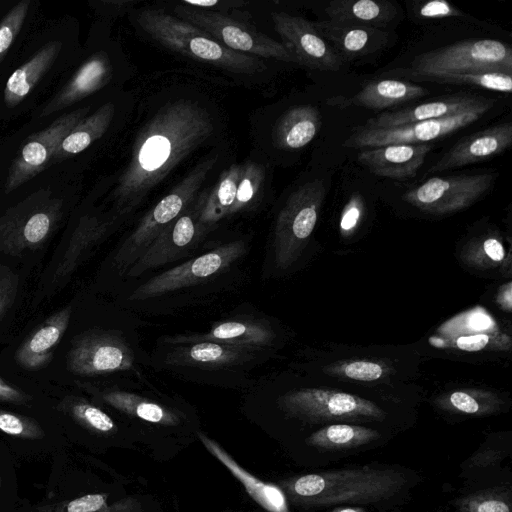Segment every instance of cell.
Listing matches in <instances>:
<instances>
[{
  "label": "cell",
  "instance_id": "7bdbcfd3",
  "mask_svg": "<svg viewBox=\"0 0 512 512\" xmlns=\"http://www.w3.org/2000/svg\"><path fill=\"white\" fill-rule=\"evenodd\" d=\"M418 14L425 19H437L446 17H463V13L445 0H431L423 3Z\"/></svg>",
  "mask_w": 512,
  "mask_h": 512
},
{
  "label": "cell",
  "instance_id": "8992f818",
  "mask_svg": "<svg viewBox=\"0 0 512 512\" xmlns=\"http://www.w3.org/2000/svg\"><path fill=\"white\" fill-rule=\"evenodd\" d=\"M221 160L219 150L208 154L140 219L114 255L119 272L126 274L161 232L195 201Z\"/></svg>",
  "mask_w": 512,
  "mask_h": 512
},
{
  "label": "cell",
  "instance_id": "7a4b0ae2",
  "mask_svg": "<svg viewBox=\"0 0 512 512\" xmlns=\"http://www.w3.org/2000/svg\"><path fill=\"white\" fill-rule=\"evenodd\" d=\"M135 22L145 35L165 49L225 72L236 80H260L268 72L265 59L227 48L164 8L142 9L136 13Z\"/></svg>",
  "mask_w": 512,
  "mask_h": 512
},
{
  "label": "cell",
  "instance_id": "f5cc1de1",
  "mask_svg": "<svg viewBox=\"0 0 512 512\" xmlns=\"http://www.w3.org/2000/svg\"><path fill=\"white\" fill-rule=\"evenodd\" d=\"M331 512H366L363 508L360 507H339Z\"/></svg>",
  "mask_w": 512,
  "mask_h": 512
},
{
  "label": "cell",
  "instance_id": "c3c4849f",
  "mask_svg": "<svg viewBox=\"0 0 512 512\" xmlns=\"http://www.w3.org/2000/svg\"><path fill=\"white\" fill-rule=\"evenodd\" d=\"M134 3V1L127 0L100 1L95 3L98 5L95 9L106 16H117L131 9Z\"/></svg>",
  "mask_w": 512,
  "mask_h": 512
},
{
  "label": "cell",
  "instance_id": "cb8c5ba5",
  "mask_svg": "<svg viewBox=\"0 0 512 512\" xmlns=\"http://www.w3.org/2000/svg\"><path fill=\"white\" fill-rule=\"evenodd\" d=\"M120 219L122 218L114 212L109 215L83 216L56 267L52 284H59L67 280L87 253L109 234Z\"/></svg>",
  "mask_w": 512,
  "mask_h": 512
},
{
  "label": "cell",
  "instance_id": "d590c367",
  "mask_svg": "<svg viewBox=\"0 0 512 512\" xmlns=\"http://www.w3.org/2000/svg\"><path fill=\"white\" fill-rule=\"evenodd\" d=\"M62 407L84 427L101 434L117 431L114 420L98 406L79 397H67Z\"/></svg>",
  "mask_w": 512,
  "mask_h": 512
},
{
  "label": "cell",
  "instance_id": "9c48e42d",
  "mask_svg": "<svg viewBox=\"0 0 512 512\" xmlns=\"http://www.w3.org/2000/svg\"><path fill=\"white\" fill-rule=\"evenodd\" d=\"M325 195L319 179L298 186L280 210L274 227L273 252L276 265L287 267L301 244L312 234Z\"/></svg>",
  "mask_w": 512,
  "mask_h": 512
},
{
  "label": "cell",
  "instance_id": "f35d334b",
  "mask_svg": "<svg viewBox=\"0 0 512 512\" xmlns=\"http://www.w3.org/2000/svg\"><path fill=\"white\" fill-rule=\"evenodd\" d=\"M459 507L463 512H510L507 502L494 495L482 493L463 498Z\"/></svg>",
  "mask_w": 512,
  "mask_h": 512
},
{
  "label": "cell",
  "instance_id": "5b68a950",
  "mask_svg": "<svg viewBox=\"0 0 512 512\" xmlns=\"http://www.w3.org/2000/svg\"><path fill=\"white\" fill-rule=\"evenodd\" d=\"M155 359L158 367L203 382L219 383L237 380L268 356L265 348L194 341L162 344ZM245 378V377H244Z\"/></svg>",
  "mask_w": 512,
  "mask_h": 512
},
{
  "label": "cell",
  "instance_id": "52a82bcc",
  "mask_svg": "<svg viewBox=\"0 0 512 512\" xmlns=\"http://www.w3.org/2000/svg\"><path fill=\"white\" fill-rule=\"evenodd\" d=\"M63 201L48 190L30 194L0 217V252L22 256L41 248L57 228Z\"/></svg>",
  "mask_w": 512,
  "mask_h": 512
},
{
  "label": "cell",
  "instance_id": "ac0fdd59",
  "mask_svg": "<svg viewBox=\"0 0 512 512\" xmlns=\"http://www.w3.org/2000/svg\"><path fill=\"white\" fill-rule=\"evenodd\" d=\"M194 203L161 232L125 276L140 277L148 271L188 256L196 248L204 236L199 230Z\"/></svg>",
  "mask_w": 512,
  "mask_h": 512
},
{
  "label": "cell",
  "instance_id": "8d00e7d4",
  "mask_svg": "<svg viewBox=\"0 0 512 512\" xmlns=\"http://www.w3.org/2000/svg\"><path fill=\"white\" fill-rule=\"evenodd\" d=\"M30 3V0H21L0 22V63L19 34L26 19Z\"/></svg>",
  "mask_w": 512,
  "mask_h": 512
},
{
  "label": "cell",
  "instance_id": "8fae6325",
  "mask_svg": "<svg viewBox=\"0 0 512 512\" xmlns=\"http://www.w3.org/2000/svg\"><path fill=\"white\" fill-rule=\"evenodd\" d=\"M246 250L247 243L243 239L221 244L148 279L132 291L129 300H148L212 278L239 260Z\"/></svg>",
  "mask_w": 512,
  "mask_h": 512
},
{
  "label": "cell",
  "instance_id": "ee69618b",
  "mask_svg": "<svg viewBox=\"0 0 512 512\" xmlns=\"http://www.w3.org/2000/svg\"><path fill=\"white\" fill-rule=\"evenodd\" d=\"M183 5L212 12L228 13L231 9L245 6L246 2L239 0H184Z\"/></svg>",
  "mask_w": 512,
  "mask_h": 512
},
{
  "label": "cell",
  "instance_id": "7402d4cb",
  "mask_svg": "<svg viewBox=\"0 0 512 512\" xmlns=\"http://www.w3.org/2000/svg\"><path fill=\"white\" fill-rule=\"evenodd\" d=\"M430 144H388L362 150L359 163L371 173L394 179L414 177L431 151Z\"/></svg>",
  "mask_w": 512,
  "mask_h": 512
},
{
  "label": "cell",
  "instance_id": "816d5d0a",
  "mask_svg": "<svg viewBox=\"0 0 512 512\" xmlns=\"http://www.w3.org/2000/svg\"><path fill=\"white\" fill-rule=\"evenodd\" d=\"M500 455L498 452L493 450H486L484 452H479L475 454L474 457L470 459V466H487L491 463H495L499 460Z\"/></svg>",
  "mask_w": 512,
  "mask_h": 512
},
{
  "label": "cell",
  "instance_id": "f6af8a7d",
  "mask_svg": "<svg viewBox=\"0 0 512 512\" xmlns=\"http://www.w3.org/2000/svg\"><path fill=\"white\" fill-rule=\"evenodd\" d=\"M450 405L465 414H478L483 412L481 403L471 394L456 391L449 396Z\"/></svg>",
  "mask_w": 512,
  "mask_h": 512
},
{
  "label": "cell",
  "instance_id": "e0dca14e",
  "mask_svg": "<svg viewBox=\"0 0 512 512\" xmlns=\"http://www.w3.org/2000/svg\"><path fill=\"white\" fill-rule=\"evenodd\" d=\"M271 19L282 44L300 65L320 71H338L344 60L318 33L313 23L284 11L272 12Z\"/></svg>",
  "mask_w": 512,
  "mask_h": 512
},
{
  "label": "cell",
  "instance_id": "9a60e30c",
  "mask_svg": "<svg viewBox=\"0 0 512 512\" xmlns=\"http://www.w3.org/2000/svg\"><path fill=\"white\" fill-rule=\"evenodd\" d=\"M89 110L86 106L63 114L44 130L28 137L9 168L5 192H12L46 169L63 139Z\"/></svg>",
  "mask_w": 512,
  "mask_h": 512
},
{
  "label": "cell",
  "instance_id": "4316f807",
  "mask_svg": "<svg viewBox=\"0 0 512 512\" xmlns=\"http://www.w3.org/2000/svg\"><path fill=\"white\" fill-rule=\"evenodd\" d=\"M321 127V114L312 105H298L280 114L269 131V144L278 152L307 146Z\"/></svg>",
  "mask_w": 512,
  "mask_h": 512
},
{
  "label": "cell",
  "instance_id": "d4e9b609",
  "mask_svg": "<svg viewBox=\"0 0 512 512\" xmlns=\"http://www.w3.org/2000/svg\"><path fill=\"white\" fill-rule=\"evenodd\" d=\"M72 314L70 306L64 307L48 317L38 326L15 352L17 364L29 371L46 367L68 328Z\"/></svg>",
  "mask_w": 512,
  "mask_h": 512
},
{
  "label": "cell",
  "instance_id": "277c9868",
  "mask_svg": "<svg viewBox=\"0 0 512 512\" xmlns=\"http://www.w3.org/2000/svg\"><path fill=\"white\" fill-rule=\"evenodd\" d=\"M269 178V162L261 155L223 169L195 200L201 234L205 237L224 220L258 208L268 191Z\"/></svg>",
  "mask_w": 512,
  "mask_h": 512
},
{
  "label": "cell",
  "instance_id": "f1b7e54d",
  "mask_svg": "<svg viewBox=\"0 0 512 512\" xmlns=\"http://www.w3.org/2000/svg\"><path fill=\"white\" fill-rule=\"evenodd\" d=\"M206 449L243 485L248 495L268 512H289L284 492L278 486L263 482L242 468L218 443L199 432Z\"/></svg>",
  "mask_w": 512,
  "mask_h": 512
},
{
  "label": "cell",
  "instance_id": "681fc988",
  "mask_svg": "<svg viewBox=\"0 0 512 512\" xmlns=\"http://www.w3.org/2000/svg\"><path fill=\"white\" fill-rule=\"evenodd\" d=\"M489 342V336L486 334H475L469 336H461L456 340V345L464 351H479L483 349Z\"/></svg>",
  "mask_w": 512,
  "mask_h": 512
},
{
  "label": "cell",
  "instance_id": "ba28073f",
  "mask_svg": "<svg viewBox=\"0 0 512 512\" xmlns=\"http://www.w3.org/2000/svg\"><path fill=\"white\" fill-rule=\"evenodd\" d=\"M172 14L202 29L227 48L281 62L297 63L290 51L279 41L258 31L252 24L235 19L228 13L200 10L173 3Z\"/></svg>",
  "mask_w": 512,
  "mask_h": 512
},
{
  "label": "cell",
  "instance_id": "4fadbf2b",
  "mask_svg": "<svg viewBox=\"0 0 512 512\" xmlns=\"http://www.w3.org/2000/svg\"><path fill=\"white\" fill-rule=\"evenodd\" d=\"M136 355L118 331L92 329L75 336L67 354V368L75 375L95 376L133 370Z\"/></svg>",
  "mask_w": 512,
  "mask_h": 512
},
{
  "label": "cell",
  "instance_id": "7c38bea8",
  "mask_svg": "<svg viewBox=\"0 0 512 512\" xmlns=\"http://www.w3.org/2000/svg\"><path fill=\"white\" fill-rule=\"evenodd\" d=\"M495 100L487 99L483 104L463 113L435 120L410 124L372 128L364 125L354 129L344 141L348 148H373L388 144H424L449 135L479 120L494 105Z\"/></svg>",
  "mask_w": 512,
  "mask_h": 512
},
{
  "label": "cell",
  "instance_id": "836d02e7",
  "mask_svg": "<svg viewBox=\"0 0 512 512\" xmlns=\"http://www.w3.org/2000/svg\"><path fill=\"white\" fill-rule=\"evenodd\" d=\"M392 74L420 81L470 85L501 93H511L512 90L511 74L504 72L413 71L411 69H401L398 72L387 73V75Z\"/></svg>",
  "mask_w": 512,
  "mask_h": 512
},
{
  "label": "cell",
  "instance_id": "b9f144b4",
  "mask_svg": "<svg viewBox=\"0 0 512 512\" xmlns=\"http://www.w3.org/2000/svg\"><path fill=\"white\" fill-rule=\"evenodd\" d=\"M107 494H87L66 503L58 512H100L106 509Z\"/></svg>",
  "mask_w": 512,
  "mask_h": 512
},
{
  "label": "cell",
  "instance_id": "7dc6e473",
  "mask_svg": "<svg viewBox=\"0 0 512 512\" xmlns=\"http://www.w3.org/2000/svg\"><path fill=\"white\" fill-rule=\"evenodd\" d=\"M31 400V395L0 378V401L22 405Z\"/></svg>",
  "mask_w": 512,
  "mask_h": 512
},
{
  "label": "cell",
  "instance_id": "484cf974",
  "mask_svg": "<svg viewBox=\"0 0 512 512\" xmlns=\"http://www.w3.org/2000/svg\"><path fill=\"white\" fill-rule=\"evenodd\" d=\"M312 23L343 60L371 54L381 49L387 42V34L379 28L332 20Z\"/></svg>",
  "mask_w": 512,
  "mask_h": 512
},
{
  "label": "cell",
  "instance_id": "f546056e",
  "mask_svg": "<svg viewBox=\"0 0 512 512\" xmlns=\"http://www.w3.org/2000/svg\"><path fill=\"white\" fill-rule=\"evenodd\" d=\"M61 48L60 41L52 40L46 43L31 59L10 75L4 89V102L7 107L17 106L28 96L42 76L51 68Z\"/></svg>",
  "mask_w": 512,
  "mask_h": 512
},
{
  "label": "cell",
  "instance_id": "d6a6232c",
  "mask_svg": "<svg viewBox=\"0 0 512 512\" xmlns=\"http://www.w3.org/2000/svg\"><path fill=\"white\" fill-rule=\"evenodd\" d=\"M326 13L332 21L378 28L397 15V8L385 0H335Z\"/></svg>",
  "mask_w": 512,
  "mask_h": 512
},
{
  "label": "cell",
  "instance_id": "603a6c76",
  "mask_svg": "<svg viewBox=\"0 0 512 512\" xmlns=\"http://www.w3.org/2000/svg\"><path fill=\"white\" fill-rule=\"evenodd\" d=\"M487 99L469 93L447 95L437 100L397 111H388L366 121L372 128L395 127L414 122L441 119L463 113L483 104Z\"/></svg>",
  "mask_w": 512,
  "mask_h": 512
},
{
  "label": "cell",
  "instance_id": "6da1fadb",
  "mask_svg": "<svg viewBox=\"0 0 512 512\" xmlns=\"http://www.w3.org/2000/svg\"><path fill=\"white\" fill-rule=\"evenodd\" d=\"M220 132L212 103L199 94L170 96L138 131L112 193L114 213L124 218L191 153Z\"/></svg>",
  "mask_w": 512,
  "mask_h": 512
},
{
  "label": "cell",
  "instance_id": "d6986e66",
  "mask_svg": "<svg viewBox=\"0 0 512 512\" xmlns=\"http://www.w3.org/2000/svg\"><path fill=\"white\" fill-rule=\"evenodd\" d=\"M276 334L270 323L254 316H234L213 323L203 333L164 336L161 344H180L194 341H210L229 345L269 349Z\"/></svg>",
  "mask_w": 512,
  "mask_h": 512
},
{
  "label": "cell",
  "instance_id": "83f0119b",
  "mask_svg": "<svg viewBox=\"0 0 512 512\" xmlns=\"http://www.w3.org/2000/svg\"><path fill=\"white\" fill-rule=\"evenodd\" d=\"M95 390L94 394L105 404L117 411L159 426H176L180 423V415L172 408L129 389L110 387Z\"/></svg>",
  "mask_w": 512,
  "mask_h": 512
},
{
  "label": "cell",
  "instance_id": "ffe728a7",
  "mask_svg": "<svg viewBox=\"0 0 512 512\" xmlns=\"http://www.w3.org/2000/svg\"><path fill=\"white\" fill-rule=\"evenodd\" d=\"M512 144L511 122L491 126L457 142L428 173L441 172L487 160L504 152Z\"/></svg>",
  "mask_w": 512,
  "mask_h": 512
},
{
  "label": "cell",
  "instance_id": "1f68e13d",
  "mask_svg": "<svg viewBox=\"0 0 512 512\" xmlns=\"http://www.w3.org/2000/svg\"><path fill=\"white\" fill-rule=\"evenodd\" d=\"M116 114V104L108 101L95 112L84 117L63 139L51 157L49 166L76 155L101 138Z\"/></svg>",
  "mask_w": 512,
  "mask_h": 512
},
{
  "label": "cell",
  "instance_id": "5bb4252c",
  "mask_svg": "<svg viewBox=\"0 0 512 512\" xmlns=\"http://www.w3.org/2000/svg\"><path fill=\"white\" fill-rule=\"evenodd\" d=\"M282 407L292 415L310 421L382 420L385 412L375 403L353 394L317 388L289 392Z\"/></svg>",
  "mask_w": 512,
  "mask_h": 512
},
{
  "label": "cell",
  "instance_id": "f907efd6",
  "mask_svg": "<svg viewBox=\"0 0 512 512\" xmlns=\"http://www.w3.org/2000/svg\"><path fill=\"white\" fill-rule=\"evenodd\" d=\"M483 248L487 256L493 261H501L504 258V248L497 239L488 238L484 241Z\"/></svg>",
  "mask_w": 512,
  "mask_h": 512
},
{
  "label": "cell",
  "instance_id": "db71d44e",
  "mask_svg": "<svg viewBox=\"0 0 512 512\" xmlns=\"http://www.w3.org/2000/svg\"><path fill=\"white\" fill-rule=\"evenodd\" d=\"M100 512H110V509L107 507L106 509L100 511Z\"/></svg>",
  "mask_w": 512,
  "mask_h": 512
},
{
  "label": "cell",
  "instance_id": "30bf717a",
  "mask_svg": "<svg viewBox=\"0 0 512 512\" xmlns=\"http://www.w3.org/2000/svg\"><path fill=\"white\" fill-rule=\"evenodd\" d=\"M413 71L512 73V49L495 39H468L420 54Z\"/></svg>",
  "mask_w": 512,
  "mask_h": 512
},
{
  "label": "cell",
  "instance_id": "e575fe53",
  "mask_svg": "<svg viewBox=\"0 0 512 512\" xmlns=\"http://www.w3.org/2000/svg\"><path fill=\"white\" fill-rule=\"evenodd\" d=\"M378 431L358 425L332 424L311 434L307 444L326 450H344L368 444L379 438Z\"/></svg>",
  "mask_w": 512,
  "mask_h": 512
},
{
  "label": "cell",
  "instance_id": "44dd1931",
  "mask_svg": "<svg viewBox=\"0 0 512 512\" xmlns=\"http://www.w3.org/2000/svg\"><path fill=\"white\" fill-rule=\"evenodd\" d=\"M115 67L109 54H92L74 73L68 83L45 105L40 116H48L65 109L108 85Z\"/></svg>",
  "mask_w": 512,
  "mask_h": 512
},
{
  "label": "cell",
  "instance_id": "bcb514c9",
  "mask_svg": "<svg viewBox=\"0 0 512 512\" xmlns=\"http://www.w3.org/2000/svg\"><path fill=\"white\" fill-rule=\"evenodd\" d=\"M362 198L359 194L353 195L348 203L346 204L340 221V227L343 231H349L353 229L362 211Z\"/></svg>",
  "mask_w": 512,
  "mask_h": 512
},
{
  "label": "cell",
  "instance_id": "ab89813d",
  "mask_svg": "<svg viewBox=\"0 0 512 512\" xmlns=\"http://www.w3.org/2000/svg\"><path fill=\"white\" fill-rule=\"evenodd\" d=\"M19 286V278L8 266L0 263V321L11 308Z\"/></svg>",
  "mask_w": 512,
  "mask_h": 512
},
{
  "label": "cell",
  "instance_id": "2e32d148",
  "mask_svg": "<svg viewBox=\"0 0 512 512\" xmlns=\"http://www.w3.org/2000/svg\"><path fill=\"white\" fill-rule=\"evenodd\" d=\"M494 179L491 173L432 177L407 191L403 198L429 212H452L471 205L492 186Z\"/></svg>",
  "mask_w": 512,
  "mask_h": 512
},
{
  "label": "cell",
  "instance_id": "3957f363",
  "mask_svg": "<svg viewBox=\"0 0 512 512\" xmlns=\"http://www.w3.org/2000/svg\"><path fill=\"white\" fill-rule=\"evenodd\" d=\"M407 480L392 469L362 467L312 473L287 481L295 501L309 506L374 503L400 492Z\"/></svg>",
  "mask_w": 512,
  "mask_h": 512
},
{
  "label": "cell",
  "instance_id": "74e56055",
  "mask_svg": "<svg viewBox=\"0 0 512 512\" xmlns=\"http://www.w3.org/2000/svg\"><path fill=\"white\" fill-rule=\"evenodd\" d=\"M0 431L23 438H39L43 435L42 428L34 419L2 409H0Z\"/></svg>",
  "mask_w": 512,
  "mask_h": 512
},
{
  "label": "cell",
  "instance_id": "4dcf8cb0",
  "mask_svg": "<svg viewBox=\"0 0 512 512\" xmlns=\"http://www.w3.org/2000/svg\"><path fill=\"white\" fill-rule=\"evenodd\" d=\"M420 85L399 79H379L365 84L351 98L343 100V106L369 109H385L428 94Z\"/></svg>",
  "mask_w": 512,
  "mask_h": 512
},
{
  "label": "cell",
  "instance_id": "60d3db41",
  "mask_svg": "<svg viewBox=\"0 0 512 512\" xmlns=\"http://www.w3.org/2000/svg\"><path fill=\"white\" fill-rule=\"evenodd\" d=\"M340 372L346 377L358 381H374L383 375V367L371 361H352L340 366Z\"/></svg>",
  "mask_w": 512,
  "mask_h": 512
}]
</instances>
